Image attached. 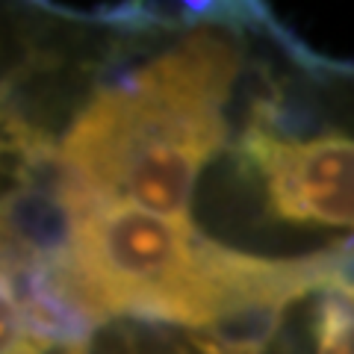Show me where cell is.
<instances>
[{"instance_id":"3957f363","label":"cell","mask_w":354,"mask_h":354,"mask_svg":"<svg viewBox=\"0 0 354 354\" xmlns=\"http://www.w3.org/2000/svg\"><path fill=\"white\" fill-rule=\"evenodd\" d=\"M242 153L263 177L269 207L295 225L354 227V139L325 133L290 139L257 109L242 136Z\"/></svg>"},{"instance_id":"277c9868","label":"cell","mask_w":354,"mask_h":354,"mask_svg":"<svg viewBox=\"0 0 354 354\" xmlns=\"http://www.w3.org/2000/svg\"><path fill=\"white\" fill-rule=\"evenodd\" d=\"M316 354H354V278L337 274L322 286L313 325Z\"/></svg>"},{"instance_id":"5b68a950","label":"cell","mask_w":354,"mask_h":354,"mask_svg":"<svg viewBox=\"0 0 354 354\" xmlns=\"http://www.w3.org/2000/svg\"><path fill=\"white\" fill-rule=\"evenodd\" d=\"M180 354H239V351L221 346V342H216L213 337H201V339L192 342V346L186 351H180Z\"/></svg>"},{"instance_id":"8992f818","label":"cell","mask_w":354,"mask_h":354,"mask_svg":"<svg viewBox=\"0 0 354 354\" xmlns=\"http://www.w3.org/2000/svg\"><path fill=\"white\" fill-rule=\"evenodd\" d=\"M9 136H12V133L6 130V121L0 118V153H3V151H6L9 145H12V139H9Z\"/></svg>"},{"instance_id":"6da1fadb","label":"cell","mask_w":354,"mask_h":354,"mask_svg":"<svg viewBox=\"0 0 354 354\" xmlns=\"http://www.w3.org/2000/svg\"><path fill=\"white\" fill-rule=\"evenodd\" d=\"M59 204L65 234L48 263L86 322L151 319L216 330L281 319L292 298L342 274L348 257L346 245L295 260L254 257L130 204Z\"/></svg>"},{"instance_id":"7a4b0ae2","label":"cell","mask_w":354,"mask_h":354,"mask_svg":"<svg viewBox=\"0 0 354 354\" xmlns=\"http://www.w3.org/2000/svg\"><path fill=\"white\" fill-rule=\"evenodd\" d=\"M236 74V41L221 30H198L127 80L104 86L57 151V198L130 204L192 225L195 183L225 145Z\"/></svg>"}]
</instances>
